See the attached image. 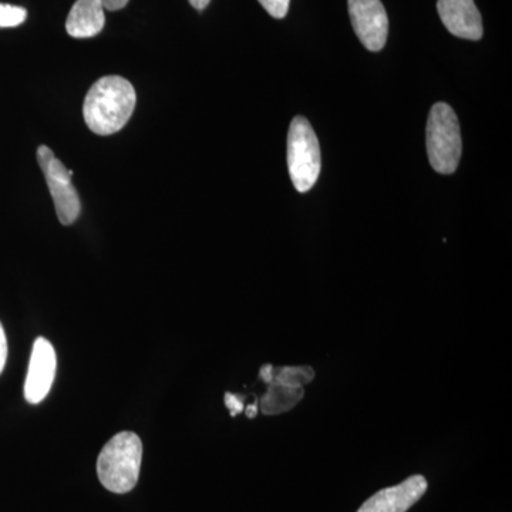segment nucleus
Returning <instances> with one entry per match:
<instances>
[{"mask_svg": "<svg viewBox=\"0 0 512 512\" xmlns=\"http://www.w3.org/2000/svg\"><path fill=\"white\" fill-rule=\"evenodd\" d=\"M133 84L120 76L101 77L90 87L84 100L87 127L99 136H111L126 126L136 109Z\"/></svg>", "mask_w": 512, "mask_h": 512, "instance_id": "nucleus-1", "label": "nucleus"}, {"mask_svg": "<svg viewBox=\"0 0 512 512\" xmlns=\"http://www.w3.org/2000/svg\"><path fill=\"white\" fill-rule=\"evenodd\" d=\"M143 461V443L133 431H121L101 450L97 476L106 490L130 493L137 485Z\"/></svg>", "mask_w": 512, "mask_h": 512, "instance_id": "nucleus-2", "label": "nucleus"}, {"mask_svg": "<svg viewBox=\"0 0 512 512\" xmlns=\"http://www.w3.org/2000/svg\"><path fill=\"white\" fill-rule=\"evenodd\" d=\"M427 154L431 167L439 174H453L463 154L460 123L446 103L431 107L426 127Z\"/></svg>", "mask_w": 512, "mask_h": 512, "instance_id": "nucleus-3", "label": "nucleus"}, {"mask_svg": "<svg viewBox=\"0 0 512 512\" xmlns=\"http://www.w3.org/2000/svg\"><path fill=\"white\" fill-rule=\"evenodd\" d=\"M322 167L318 137L309 121L298 116L292 120L288 134V168L293 187L308 192L315 187Z\"/></svg>", "mask_w": 512, "mask_h": 512, "instance_id": "nucleus-4", "label": "nucleus"}, {"mask_svg": "<svg viewBox=\"0 0 512 512\" xmlns=\"http://www.w3.org/2000/svg\"><path fill=\"white\" fill-rule=\"evenodd\" d=\"M37 161L55 202L57 218L63 225H72L82 212V202L72 183L73 171L67 170L47 146L37 148Z\"/></svg>", "mask_w": 512, "mask_h": 512, "instance_id": "nucleus-5", "label": "nucleus"}, {"mask_svg": "<svg viewBox=\"0 0 512 512\" xmlns=\"http://www.w3.org/2000/svg\"><path fill=\"white\" fill-rule=\"evenodd\" d=\"M356 36L370 52H380L389 35V18L380 0H348Z\"/></svg>", "mask_w": 512, "mask_h": 512, "instance_id": "nucleus-6", "label": "nucleus"}, {"mask_svg": "<svg viewBox=\"0 0 512 512\" xmlns=\"http://www.w3.org/2000/svg\"><path fill=\"white\" fill-rule=\"evenodd\" d=\"M57 359L55 348L45 338L33 343L28 375L25 382V399L30 404H39L46 399L55 382Z\"/></svg>", "mask_w": 512, "mask_h": 512, "instance_id": "nucleus-7", "label": "nucleus"}, {"mask_svg": "<svg viewBox=\"0 0 512 512\" xmlns=\"http://www.w3.org/2000/svg\"><path fill=\"white\" fill-rule=\"evenodd\" d=\"M427 487L423 476L409 477L402 484L380 490L357 512H407L426 494Z\"/></svg>", "mask_w": 512, "mask_h": 512, "instance_id": "nucleus-8", "label": "nucleus"}, {"mask_svg": "<svg viewBox=\"0 0 512 512\" xmlns=\"http://www.w3.org/2000/svg\"><path fill=\"white\" fill-rule=\"evenodd\" d=\"M437 12L451 35L467 40L483 37V19L474 0H439Z\"/></svg>", "mask_w": 512, "mask_h": 512, "instance_id": "nucleus-9", "label": "nucleus"}, {"mask_svg": "<svg viewBox=\"0 0 512 512\" xmlns=\"http://www.w3.org/2000/svg\"><path fill=\"white\" fill-rule=\"evenodd\" d=\"M106 25L101 0H77L66 20V30L76 39L99 35Z\"/></svg>", "mask_w": 512, "mask_h": 512, "instance_id": "nucleus-10", "label": "nucleus"}, {"mask_svg": "<svg viewBox=\"0 0 512 512\" xmlns=\"http://www.w3.org/2000/svg\"><path fill=\"white\" fill-rule=\"evenodd\" d=\"M266 384H268V392L261 400V410L266 416L289 412L301 402L303 394H305L303 387L285 386L275 380Z\"/></svg>", "mask_w": 512, "mask_h": 512, "instance_id": "nucleus-11", "label": "nucleus"}, {"mask_svg": "<svg viewBox=\"0 0 512 512\" xmlns=\"http://www.w3.org/2000/svg\"><path fill=\"white\" fill-rule=\"evenodd\" d=\"M259 379L268 383L271 380L291 387H303L315 379V370L311 366H282L264 365L259 370Z\"/></svg>", "mask_w": 512, "mask_h": 512, "instance_id": "nucleus-12", "label": "nucleus"}, {"mask_svg": "<svg viewBox=\"0 0 512 512\" xmlns=\"http://www.w3.org/2000/svg\"><path fill=\"white\" fill-rule=\"evenodd\" d=\"M26 18H28V12L25 8L0 3V29L16 28L22 25Z\"/></svg>", "mask_w": 512, "mask_h": 512, "instance_id": "nucleus-13", "label": "nucleus"}, {"mask_svg": "<svg viewBox=\"0 0 512 512\" xmlns=\"http://www.w3.org/2000/svg\"><path fill=\"white\" fill-rule=\"evenodd\" d=\"M258 2L275 19H284L291 5V0H258Z\"/></svg>", "mask_w": 512, "mask_h": 512, "instance_id": "nucleus-14", "label": "nucleus"}, {"mask_svg": "<svg viewBox=\"0 0 512 512\" xmlns=\"http://www.w3.org/2000/svg\"><path fill=\"white\" fill-rule=\"evenodd\" d=\"M225 406L228 407L231 416L244 412V397L239 394L225 393Z\"/></svg>", "mask_w": 512, "mask_h": 512, "instance_id": "nucleus-15", "label": "nucleus"}, {"mask_svg": "<svg viewBox=\"0 0 512 512\" xmlns=\"http://www.w3.org/2000/svg\"><path fill=\"white\" fill-rule=\"evenodd\" d=\"M6 360H8V339H6L5 329L0 323V375L5 369Z\"/></svg>", "mask_w": 512, "mask_h": 512, "instance_id": "nucleus-16", "label": "nucleus"}, {"mask_svg": "<svg viewBox=\"0 0 512 512\" xmlns=\"http://www.w3.org/2000/svg\"><path fill=\"white\" fill-rule=\"evenodd\" d=\"M128 2L130 0H101V5H103L104 10L116 12V10L126 8Z\"/></svg>", "mask_w": 512, "mask_h": 512, "instance_id": "nucleus-17", "label": "nucleus"}, {"mask_svg": "<svg viewBox=\"0 0 512 512\" xmlns=\"http://www.w3.org/2000/svg\"><path fill=\"white\" fill-rule=\"evenodd\" d=\"M210 2L211 0H190L192 8L200 10V12L207 8V6L210 5Z\"/></svg>", "mask_w": 512, "mask_h": 512, "instance_id": "nucleus-18", "label": "nucleus"}, {"mask_svg": "<svg viewBox=\"0 0 512 512\" xmlns=\"http://www.w3.org/2000/svg\"><path fill=\"white\" fill-rule=\"evenodd\" d=\"M244 412L247 413L249 419H254L256 414H258V403L249 404V406L245 407Z\"/></svg>", "mask_w": 512, "mask_h": 512, "instance_id": "nucleus-19", "label": "nucleus"}]
</instances>
